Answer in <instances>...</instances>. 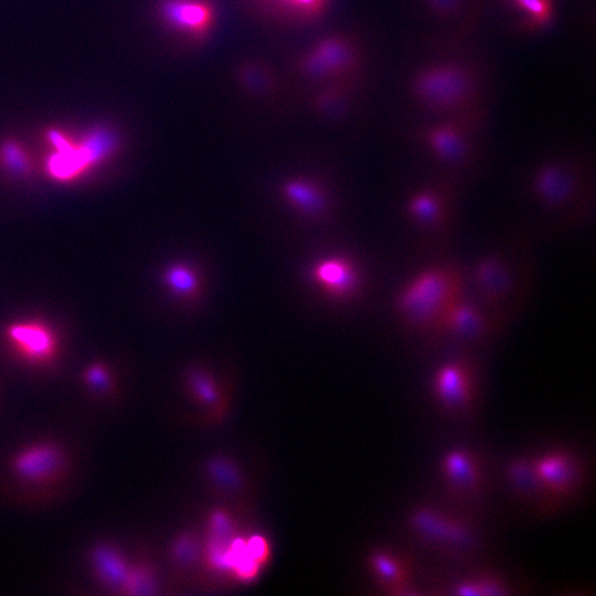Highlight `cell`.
<instances>
[{
	"label": "cell",
	"instance_id": "6da1fadb",
	"mask_svg": "<svg viewBox=\"0 0 596 596\" xmlns=\"http://www.w3.org/2000/svg\"><path fill=\"white\" fill-rule=\"evenodd\" d=\"M464 296L461 272L449 264L428 266L398 290L394 308L403 322L417 329H435L448 308Z\"/></svg>",
	"mask_w": 596,
	"mask_h": 596
},
{
	"label": "cell",
	"instance_id": "7a4b0ae2",
	"mask_svg": "<svg viewBox=\"0 0 596 596\" xmlns=\"http://www.w3.org/2000/svg\"><path fill=\"white\" fill-rule=\"evenodd\" d=\"M45 138L53 149L46 158L45 169L53 179L60 181L73 180L102 163L119 146L117 134L102 125L91 128L77 140L55 128L47 129Z\"/></svg>",
	"mask_w": 596,
	"mask_h": 596
},
{
	"label": "cell",
	"instance_id": "3957f363",
	"mask_svg": "<svg viewBox=\"0 0 596 596\" xmlns=\"http://www.w3.org/2000/svg\"><path fill=\"white\" fill-rule=\"evenodd\" d=\"M407 523L421 542L448 555H464L478 545V533L469 521L432 504L412 508Z\"/></svg>",
	"mask_w": 596,
	"mask_h": 596
},
{
	"label": "cell",
	"instance_id": "277c9868",
	"mask_svg": "<svg viewBox=\"0 0 596 596\" xmlns=\"http://www.w3.org/2000/svg\"><path fill=\"white\" fill-rule=\"evenodd\" d=\"M533 460L545 499V513H551L578 489L583 467L578 457L565 448L546 450Z\"/></svg>",
	"mask_w": 596,
	"mask_h": 596
},
{
	"label": "cell",
	"instance_id": "5b68a950",
	"mask_svg": "<svg viewBox=\"0 0 596 596\" xmlns=\"http://www.w3.org/2000/svg\"><path fill=\"white\" fill-rule=\"evenodd\" d=\"M66 455L62 446L40 439L17 449L9 459L13 476L29 486H45L55 481L64 470Z\"/></svg>",
	"mask_w": 596,
	"mask_h": 596
},
{
	"label": "cell",
	"instance_id": "8992f818",
	"mask_svg": "<svg viewBox=\"0 0 596 596\" xmlns=\"http://www.w3.org/2000/svg\"><path fill=\"white\" fill-rule=\"evenodd\" d=\"M432 392L438 404L450 413L470 411L476 395L472 366L464 359L443 363L433 375Z\"/></svg>",
	"mask_w": 596,
	"mask_h": 596
},
{
	"label": "cell",
	"instance_id": "52a82bcc",
	"mask_svg": "<svg viewBox=\"0 0 596 596\" xmlns=\"http://www.w3.org/2000/svg\"><path fill=\"white\" fill-rule=\"evenodd\" d=\"M467 88V78L462 71L448 65L428 68L416 82L419 98L438 108L457 105L464 99Z\"/></svg>",
	"mask_w": 596,
	"mask_h": 596
},
{
	"label": "cell",
	"instance_id": "ba28073f",
	"mask_svg": "<svg viewBox=\"0 0 596 596\" xmlns=\"http://www.w3.org/2000/svg\"><path fill=\"white\" fill-rule=\"evenodd\" d=\"M492 321L489 313L462 296L448 308L434 330L458 340H481L492 331Z\"/></svg>",
	"mask_w": 596,
	"mask_h": 596
},
{
	"label": "cell",
	"instance_id": "9c48e42d",
	"mask_svg": "<svg viewBox=\"0 0 596 596\" xmlns=\"http://www.w3.org/2000/svg\"><path fill=\"white\" fill-rule=\"evenodd\" d=\"M440 472L448 488L457 496L473 497L482 485V469L476 455L469 449L455 447L440 459Z\"/></svg>",
	"mask_w": 596,
	"mask_h": 596
},
{
	"label": "cell",
	"instance_id": "30bf717a",
	"mask_svg": "<svg viewBox=\"0 0 596 596\" xmlns=\"http://www.w3.org/2000/svg\"><path fill=\"white\" fill-rule=\"evenodd\" d=\"M472 277L481 298L491 307L503 304L512 292V269L499 254H489L477 260Z\"/></svg>",
	"mask_w": 596,
	"mask_h": 596
},
{
	"label": "cell",
	"instance_id": "8fae6325",
	"mask_svg": "<svg viewBox=\"0 0 596 596\" xmlns=\"http://www.w3.org/2000/svg\"><path fill=\"white\" fill-rule=\"evenodd\" d=\"M7 337L13 349L31 364H46L57 352V343L51 330L39 322L11 324Z\"/></svg>",
	"mask_w": 596,
	"mask_h": 596
},
{
	"label": "cell",
	"instance_id": "7c38bea8",
	"mask_svg": "<svg viewBox=\"0 0 596 596\" xmlns=\"http://www.w3.org/2000/svg\"><path fill=\"white\" fill-rule=\"evenodd\" d=\"M531 188L535 199L544 206L560 209L576 193L574 174L561 163H544L533 174Z\"/></svg>",
	"mask_w": 596,
	"mask_h": 596
},
{
	"label": "cell",
	"instance_id": "4fadbf2b",
	"mask_svg": "<svg viewBox=\"0 0 596 596\" xmlns=\"http://www.w3.org/2000/svg\"><path fill=\"white\" fill-rule=\"evenodd\" d=\"M376 582L389 594L414 595L411 562L401 553L389 549H376L368 558Z\"/></svg>",
	"mask_w": 596,
	"mask_h": 596
},
{
	"label": "cell",
	"instance_id": "5bb4252c",
	"mask_svg": "<svg viewBox=\"0 0 596 596\" xmlns=\"http://www.w3.org/2000/svg\"><path fill=\"white\" fill-rule=\"evenodd\" d=\"M311 277L327 294L337 299H348L360 286L356 266L348 258L333 256L316 263Z\"/></svg>",
	"mask_w": 596,
	"mask_h": 596
},
{
	"label": "cell",
	"instance_id": "9a60e30c",
	"mask_svg": "<svg viewBox=\"0 0 596 596\" xmlns=\"http://www.w3.org/2000/svg\"><path fill=\"white\" fill-rule=\"evenodd\" d=\"M94 579L109 592L120 593L130 568V562L115 544L95 543L87 553Z\"/></svg>",
	"mask_w": 596,
	"mask_h": 596
},
{
	"label": "cell",
	"instance_id": "2e32d148",
	"mask_svg": "<svg viewBox=\"0 0 596 596\" xmlns=\"http://www.w3.org/2000/svg\"><path fill=\"white\" fill-rule=\"evenodd\" d=\"M159 13L171 28L194 35L206 32L213 20V10L204 0H162Z\"/></svg>",
	"mask_w": 596,
	"mask_h": 596
},
{
	"label": "cell",
	"instance_id": "e0dca14e",
	"mask_svg": "<svg viewBox=\"0 0 596 596\" xmlns=\"http://www.w3.org/2000/svg\"><path fill=\"white\" fill-rule=\"evenodd\" d=\"M405 212L415 224L436 230L446 223L447 202L445 195L436 188H422L408 195Z\"/></svg>",
	"mask_w": 596,
	"mask_h": 596
},
{
	"label": "cell",
	"instance_id": "ac0fdd59",
	"mask_svg": "<svg viewBox=\"0 0 596 596\" xmlns=\"http://www.w3.org/2000/svg\"><path fill=\"white\" fill-rule=\"evenodd\" d=\"M508 482L515 496L535 509L545 513V499L541 488L534 460L528 456H518L505 466Z\"/></svg>",
	"mask_w": 596,
	"mask_h": 596
},
{
	"label": "cell",
	"instance_id": "d6986e66",
	"mask_svg": "<svg viewBox=\"0 0 596 596\" xmlns=\"http://www.w3.org/2000/svg\"><path fill=\"white\" fill-rule=\"evenodd\" d=\"M426 140L430 150L449 163H461L466 157L465 135L456 127H436L428 132Z\"/></svg>",
	"mask_w": 596,
	"mask_h": 596
},
{
	"label": "cell",
	"instance_id": "ffe728a7",
	"mask_svg": "<svg viewBox=\"0 0 596 596\" xmlns=\"http://www.w3.org/2000/svg\"><path fill=\"white\" fill-rule=\"evenodd\" d=\"M283 194L289 204L308 215H318L327 206L323 192L311 181L294 179L283 187Z\"/></svg>",
	"mask_w": 596,
	"mask_h": 596
},
{
	"label": "cell",
	"instance_id": "44dd1931",
	"mask_svg": "<svg viewBox=\"0 0 596 596\" xmlns=\"http://www.w3.org/2000/svg\"><path fill=\"white\" fill-rule=\"evenodd\" d=\"M451 588L453 593L458 596H504L511 594L508 582L492 573H477L462 577Z\"/></svg>",
	"mask_w": 596,
	"mask_h": 596
},
{
	"label": "cell",
	"instance_id": "7402d4cb",
	"mask_svg": "<svg viewBox=\"0 0 596 596\" xmlns=\"http://www.w3.org/2000/svg\"><path fill=\"white\" fill-rule=\"evenodd\" d=\"M164 286L177 297L190 299L199 291L200 279L194 268L185 263L169 265L162 275Z\"/></svg>",
	"mask_w": 596,
	"mask_h": 596
},
{
	"label": "cell",
	"instance_id": "603a6c76",
	"mask_svg": "<svg viewBox=\"0 0 596 596\" xmlns=\"http://www.w3.org/2000/svg\"><path fill=\"white\" fill-rule=\"evenodd\" d=\"M209 478L220 488L234 492L241 490L244 476L240 467L226 456H215L205 465Z\"/></svg>",
	"mask_w": 596,
	"mask_h": 596
},
{
	"label": "cell",
	"instance_id": "cb8c5ba5",
	"mask_svg": "<svg viewBox=\"0 0 596 596\" xmlns=\"http://www.w3.org/2000/svg\"><path fill=\"white\" fill-rule=\"evenodd\" d=\"M157 581L153 570L146 563L130 564L120 595L148 596L157 593Z\"/></svg>",
	"mask_w": 596,
	"mask_h": 596
},
{
	"label": "cell",
	"instance_id": "d4e9b609",
	"mask_svg": "<svg viewBox=\"0 0 596 596\" xmlns=\"http://www.w3.org/2000/svg\"><path fill=\"white\" fill-rule=\"evenodd\" d=\"M0 164L17 177L30 173L32 161L26 149L14 139H6L0 143Z\"/></svg>",
	"mask_w": 596,
	"mask_h": 596
},
{
	"label": "cell",
	"instance_id": "484cf974",
	"mask_svg": "<svg viewBox=\"0 0 596 596\" xmlns=\"http://www.w3.org/2000/svg\"><path fill=\"white\" fill-rule=\"evenodd\" d=\"M187 383L191 394L204 405H215L220 391L214 379L201 369H191L187 373Z\"/></svg>",
	"mask_w": 596,
	"mask_h": 596
},
{
	"label": "cell",
	"instance_id": "4316f807",
	"mask_svg": "<svg viewBox=\"0 0 596 596\" xmlns=\"http://www.w3.org/2000/svg\"><path fill=\"white\" fill-rule=\"evenodd\" d=\"M171 556L180 565H191L199 556L198 540L189 533L180 534L172 543Z\"/></svg>",
	"mask_w": 596,
	"mask_h": 596
},
{
	"label": "cell",
	"instance_id": "83f0119b",
	"mask_svg": "<svg viewBox=\"0 0 596 596\" xmlns=\"http://www.w3.org/2000/svg\"><path fill=\"white\" fill-rule=\"evenodd\" d=\"M212 540L226 542L234 538V522L223 510L214 511L209 519Z\"/></svg>",
	"mask_w": 596,
	"mask_h": 596
},
{
	"label": "cell",
	"instance_id": "f1b7e54d",
	"mask_svg": "<svg viewBox=\"0 0 596 596\" xmlns=\"http://www.w3.org/2000/svg\"><path fill=\"white\" fill-rule=\"evenodd\" d=\"M83 377L85 384L94 391L103 392L111 385V375L108 368L99 362L87 365Z\"/></svg>",
	"mask_w": 596,
	"mask_h": 596
},
{
	"label": "cell",
	"instance_id": "f546056e",
	"mask_svg": "<svg viewBox=\"0 0 596 596\" xmlns=\"http://www.w3.org/2000/svg\"><path fill=\"white\" fill-rule=\"evenodd\" d=\"M528 14H531L536 20H544L550 12L547 0H513Z\"/></svg>",
	"mask_w": 596,
	"mask_h": 596
},
{
	"label": "cell",
	"instance_id": "4dcf8cb0",
	"mask_svg": "<svg viewBox=\"0 0 596 596\" xmlns=\"http://www.w3.org/2000/svg\"><path fill=\"white\" fill-rule=\"evenodd\" d=\"M284 3L288 4L289 7L304 11V12H312L317 10L324 0H280Z\"/></svg>",
	"mask_w": 596,
	"mask_h": 596
}]
</instances>
